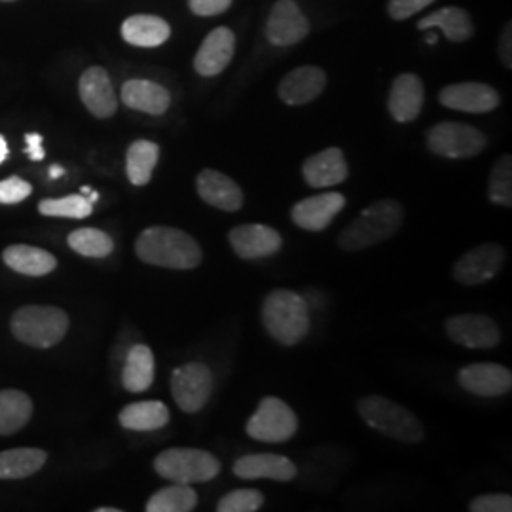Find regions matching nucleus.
<instances>
[{
  "label": "nucleus",
  "mask_w": 512,
  "mask_h": 512,
  "mask_svg": "<svg viewBox=\"0 0 512 512\" xmlns=\"http://www.w3.org/2000/svg\"><path fill=\"white\" fill-rule=\"evenodd\" d=\"M31 194H33V186L19 177H8L0 181V203H6V205L21 203Z\"/></svg>",
  "instance_id": "nucleus-38"
},
{
  "label": "nucleus",
  "mask_w": 512,
  "mask_h": 512,
  "mask_svg": "<svg viewBox=\"0 0 512 512\" xmlns=\"http://www.w3.org/2000/svg\"><path fill=\"white\" fill-rule=\"evenodd\" d=\"M160 160V147L147 139L131 143L126 154V173L133 186H147Z\"/></svg>",
  "instance_id": "nucleus-31"
},
{
  "label": "nucleus",
  "mask_w": 512,
  "mask_h": 512,
  "mask_svg": "<svg viewBox=\"0 0 512 512\" xmlns=\"http://www.w3.org/2000/svg\"><path fill=\"white\" fill-rule=\"evenodd\" d=\"M46 452L38 448H16L0 452V480H19L38 473L46 463Z\"/></svg>",
  "instance_id": "nucleus-32"
},
{
  "label": "nucleus",
  "mask_w": 512,
  "mask_h": 512,
  "mask_svg": "<svg viewBox=\"0 0 512 512\" xmlns=\"http://www.w3.org/2000/svg\"><path fill=\"white\" fill-rule=\"evenodd\" d=\"M228 241L241 260H262L283 247L281 234L266 224H239L228 232Z\"/></svg>",
  "instance_id": "nucleus-12"
},
{
  "label": "nucleus",
  "mask_w": 512,
  "mask_h": 512,
  "mask_svg": "<svg viewBox=\"0 0 512 512\" xmlns=\"http://www.w3.org/2000/svg\"><path fill=\"white\" fill-rule=\"evenodd\" d=\"M88 196H90V198H88V200H90V202H97V200H99V194H97V192H90V194H88Z\"/></svg>",
  "instance_id": "nucleus-48"
},
{
  "label": "nucleus",
  "mask_w": 512,
  "mask_h": 512,
  "mask_svg": "<svg viewBox=\"0 0 512 512\" xmlns=\"http://www.w3.org/2000/svg\"><path fill=\"white\" fill-rule=\"evenodd\" d=\"M310 35V21L296 0H277L266 21V38L274 46H294Z\"/></svg>",
  "instance_id": "nucleus-13"
},
{
  "label": "nucleus",
  "mask_w": 512,
  "mask_h": 512,
  "mask_svg": "<svg viewBox=\"0 0 512 512\" xmlns=\"http://www.w3.org/2000/svg\"><path fill=\"white\" fill-rule=\"evenodd\" d=\"M2 260L8 268L21 275L29 277H42L52 274L57 268V260L52 253L31 247V245H10L2 253Z\"/></svg>",
  "instance_id": "nucleus-27"
},
{
  "label": "nucleus",
  "mask_w": 512,
  "mask_h": 512,
  "mask_svg": "<svg viewBox=\"0 0 512 512\" xmlns=\"http://www.w3.org/2000/svg\"><path fill=\"white\" fill-rule=\"evenodd\" d=\"M234 475L243 480L268 478L275 482H291L298 475L293 459L279 454H251L234 463Z\"/></svg>",
  "instance_id": "nucleus-23"
},
{
  "label": "nucleus",
  "mask_w": 512,
  "mask_h": 512,
  "mask_svg": "<svg viewBox=\"0 0 512 512\" xmlns=\"http://www.w3.org/2000/svg\"><path fill=\"white\" fill-rule=\"evenodd\" d=\"M154 353L145 344L129 349L126 363L122 368V385L129 393H143L154 382Z\"/></svg>",
  "instance_id": "nucleus-28"
},
{
  "label": "nucleus",
  "mask_w": 512,
  "mask_h": 512,
  "mask_svg": "<svg viewBox=\"0 0 512 512\" xmlns=\"http://www.w3.org/2000/svg\"><path fill=\"white\" fill-rule=\"evenodd\" d=\"M488 200L501 207L512 205V158L509 154L497 158L492 167L488 181Z\"/></svg>",
  "instance_id": "nucleus-35"
},
{
  "label": "nucleus",
  "mask_w": 512,
  "mask_h": 512,
  "mask_svg": "<svg viewBox=\"0 0 512 512\" xmlns=\"http://www.w3.org/2000/svg\"><path fill=\"white\" fill-rule=\"evenodd\" d=\"M25 141H27V154H29V158H31V160H35V162L44 160L42 137H40L38 133H29V135L25 137Z\"/></svg>",
  "instance_id": "nucleus-43"
},
{
  "label": "nucleus",
  "mask_w": 512,
  "mask_h": 512,
  "mask_svg": "<svg viewBox=\"0 0 512 512\" xmlns=\"http://www.w3.org/2000/svg\"><path fill=\"white\" fill-rule=\"evenodd\" d=\"M4 2H12V0H4Z\"/></svg>",
  "instance_id": "nucleus-50"
},
{
  "label": "nucleus",
  "mask_w": 512,
  "mask_h": 512,
  "mask_svg": "<svg viewBox=\"0 0 512 512\" xmlns=\"http://www.w3.org/2000/svg\"><path fill=\"white\" fill-rule=\"evenodd\" d=\"M92 190H90V186H82V196H88Z\"/></svg>",
  "instance_id": "nucleus-49"
},
{
  "label": "nucleus",
  "mask_w": 512,
  "mask_h": 512,
  "mask_svg": "<svg viewBox=\"0 0 512 512\" xmlns=\"http://www.w3.org/2000/svg\"><path fill=\"white\" fill-rule=\"evenodd\" d=\"M63 175V169L59 165H52L50 167V179H59Z\"/></svg>",
  "instance_id": "nucleus-45"
},
{
  "label": "nucleus",
  "mask_w": 512,
  "mask_h": 512,
  "mask_svg": "<svg viewBox=\"0 0 512 512\" xmlns=\"http://www.w3.org/2000/svg\"><path fill=\"white\" fill-rule=\"evenodd\" d=\"M507 251L499 243H482L459 256L454 264V279L465 287H476L492 281L505 266Z\"/></svg>",
  "instance_id": "nucleus-10"
},
{
  "label": "nucleus",
  "mask_w": 512,
  "mask_h": 512,
  "mask_svg": "<svg viewBox=\"0 0 512 512\" xmlns=\"http://www.w3.org/2000/svg\"><path fill=\"white\" fill-rule=\"evenodd\" d=\"M38 211L44 217H63V219H86L93 213V203L82 194H73L61 200H42Z\"/></svg>",
  "instance_id": "nucleus-36"
},
{
  "label": "nucleus",
  "mask_w": 512,
  "mask_h": 512,
  "mask_svg": "<svg viewBox=\"0 0 512 512\" xmlns=\"http://www.w3.org/2000/svg\"><path fill=\"white\" fill-rule=\"evenodd\" d=\"M6 158H8V143H6V139L0 135V164H4Z\"/></svg>",
  "instance_id": "nucleus-44"
},
{
  "label": "nucleus",
  "mask_w": 512,
  "mask_h": 512,
  "mask_svg": "<svg viewBox=\"0 0 512 512\" xmlns=\"http://www.w3.org/2000/svg\"><path fill=\"white\" fill-rule=\"evenodd\" d=\"M154 471L173 484H203L222 471L220 459L198 448H169L154 459Z\"/></svg>",
  "instance_id": "nucleus-6"
},
{
  "label": "nucleus",
  "mask_w": 512,
  "mask_h": 512,
  "mask_svg": "<svg viewBox=\"0 0 512 512\" xmlns=\"http://www.w3.org/2000/svg\"><path fill=\"white\" fill-rule=\"evenodd\" d=\"M448 338L467 349H494L501 344V330L492 317L484 313H459L446 319Z\"/></svg>",
  "instance_id": "nucleus-11"
},
{
  "label": "nucleus",
  "mask_w": 512,
  "mask_h": 512,
  "mask_svg": "<svg viewBox=\"0 0 512 512\" xmlns=\"http://www.w3.org/2000/svg\"><path fill=\"white\" fill-rule=\"evenodd\" d=\"M198 505V494L186 484L162 488L148 499V512H190Z\"/></svg>",
  "instance_id": "nucleus-33"
},
{
  "label": "nucleus",
  "mask_w": 512,
  "mask_h": 512,
  "mask_svg": "<svg viewBox=\"0 0 512 512\" xmlns=\"http://www.w3.org/2000/svg\"><path fill=\"white\" fill-rule=\"evenodd\" d=\"M171 37V27L165 19L150 14H137L122 23V38L137 48H158Z\"/></svg>",
  "instance_id": "nucleus-26"
},
{
  "label": "nucleus",
  "mask_w": 512,
  "mask_h": 512,
  "mask_svg": "<svg viewBox=\"0 0 512 512\" xmlns=\"http://www.w3.org/2000/svg\"><path fill=\"white\" fill-rule=\"evenodd\" d=\"M169 420V408L160 401L128 404L118 414L120 425L129 431H156L165 427Z\"/></svg>",
  "instance_id": "nucleus-29"
},
{
  "label": "nucleus",
  "mask_w": 512,
  "mask_h": 512,
  "mask_svg": "<svg viewBox=\"0 0 512 512\" xmlns=\"http://www.w3.org/2000/svg\"><path fill=\"white\" fill-rule=\"evenodd\" d=\"M234 0H188V6L192 14L202 16V18H211L224 14Z\"/></svg>",
  "instance_id": "nucleus-41"
},
{
  "label": "nucleus",
  "mask_w": 512,
  "mask_h": 512,
  "mask_svg": "<svg viewBox=\"0 0 512 512\" xmlns=\"http://www.w3.org/2000/svg\"><path fill=\"white\" fill-rule=\"evenodd\" d=\"M215 387L211 368L203 363L179 366L171 374V395L184 414H198L209 403Z\"/></svg>",
  "instance_id": "nucleus-9"
},
{
  "label": "nucleus",
  "mask_w": 512,
  "mask_h": 512,
  "mask_svg": "<svg viewBox=\"0 0 512 512\" xmlns=\"http://www.w3.org/2000/svg\"><path fill=\"white\" fill-rule=\"evenodd\" d=\"M458 382L476 397H499L512 389V372L497 363H473L459 370Z\"/></svg>",
  "instance_id": "nucleus-16"
},
{
  "label": "nucleus",
  "mask_w": 512,
  "mask_h": 512,
  "mask_svg": "<svg viewBox=\"0 0 512 512\" xmlns=\"http://www.w3.org/2000/svg\"><path fill=\"white\" fill-rule=\"evenodd\" d=\"M10 329L21 344L54 348L69 330V315L55 306H25L12 315Z\"/></svg>",
  "instance_id": "nucleus-5"
},
{
  "label": "nucleus",
  "mask_w": 512,
  "mask_h": 512,
  "mask_svg": "<svg viewBox=\"0 0 512 512\" xmlns=\"http://www.w3.org/2000/svg\"><path fill=\"white\" fill-rule=\"evenodd\" d=\"M325 86L327 73L315 65H304L294 69L281 80L277 95L285 105L300 107L317 99L325 90Z\"/></svg>",
  "instance_id": "nucleus-18"
},
{
  "label": "nucleus",
  "mask_w": 512,
  "mask_h": 512,
  "mask_svg": "<svg viewBox=\"0 0 512 512\" xmlns=\"http://www.w3.org/2000/svg\"><path fill=\"white\" fill-rule=\"evenodd\" d=\"M302 175L311 188H329L344 183L349 177L344 150L330 147L313 154L302 165Z\"/></svg>",
  "instance_id": "nucleus-22"
},
{
  "label": "nucleus",
  "mask_w": 512,
  "mask_h": 512,
  "mask_svg": "<svg viewBox=\"0 0 512 512\" xmlns=\"http://www.w3.org/2000/svg\"><path fill=\"white\" fill-rule=\"evenodd\" d=\"M471 512H511L512 497L509 494H484L469 503Z\"/></svg>",
  "instance_id": "nucleus-39"
},
{
  "label": "nucleus",
  "mask_w": 512,
  "mask_h": 512,
  "mask_svg": "<svg viewBox=\"0 0 512 512\" xmlns=\"http://www.w3.org/2000/svg\"><path fill=\"white\" fill-rule=\"evenodd\" d=\"M439 101L446 109L459 110L467 114H486L499 107V92L482 82H459L442 88Z\"/></svg>",
  "instance_id": "nucleus-15"
},
{
  "label": "nucleus",
  "mask_w": 512,
  "mask_h": 512,
  "mask_svg": "<svg viewBox=\"0 0 512 512\" xmlns=\"http://www.w3.org/2000/svg\"><path fill=\"white\" fill-rule=\"evenodd\" d=\"M122 103L150 116H162L171 105V93L158 82L133 78L122 86Z\"/></svg>",
  "instance_id": "nucleus-24"
},
{
  "label": "nucleus",
  "mask_w": 512,
  "mask_h": 512,
  "mask_svg": "<svg viewBox=\"0 0 512 512\" xmlns=\"http://www.w3.org/2000/svg\"><path fill=\"white\" fill-rule=\"evenodd\" d=\"M33 416V401L18 389L0 391V437H8L23 429Z\"/></svg>",
  "instance_id": "nucleus-30"
},
{
  "label": "nucleus",
  "mask_w": 512,
  "mask_h": 512,
  "mask_svg": "<svg viewBox=\"0 0 512 512\" xmlns=\"http://www.w3.org/2000/svg\"><path fill=\"white\" fill-rule=\"evenodd\" d=\"M247 435L258 442L281 444L293 439L298 431V418L293 408L277 397H264L255 414L245 425Z\"/></svg>",
  "instance_id": "nucleus-8"
},
{
  "label": "nucleus",
  "mask_w": 512,
  "mask_h": 512,
  "mask_svg": "<svg viewBox=\"0 0 512 512\" xmlns=\"http://www.w3.org/2000/svg\"><path fill=\"white\" fill-rule=\"evenodd\" d=\"M433 2L435 0H389L387 14L395 21H404V19L420 14L421 10H425Z\"/></svg>",
  "instance_id": "nucleus-40"
},
{
  "label": "nucleus",
  "mask_w": 512,
  "mask_h": 512,
  "mask_svg": "<svg viewBox=\"0 0 512 512\" xmlns=\"http://www.w3.org/2000/svg\"><path fill=\"white\" fill-rule=\"evenodd\" d=\"M74 253L86 258H107L114 251V239L97 228H80L71 232L67 239Z\"/></svg>",
  "instance_id": "nucleus-34"
},
{
  "label": "nucleus",
  "mask_w": 512,
  "mask_h": 512,
  "mask_svg": "<svg viewBox=\"0 0 512 512\" xmlns=\"http://www.w3.org/2000/svg\"><path fill=\"white\" fill-rule=\"evenodd\" d=\"M78 92L84 107L92 112L95 118H110L118 110V99L110 76L103 67H90L80 76Z\"/></svg>",
  "instance_id": "nucleus-20"
},
{
  "label": "nucleus",
  "mask_w": 512,
  "mask_h": 512,
  "mask_svg": "<svg viewBox=\"0 0 512 512\" xmlns=\"http://www.w3.org/2000/svg\"><path fill=\"white\" fill-rule=\"evenodd\" d=\"M357 412L370 429L382 433L387 439L401 444H418L425 439V427L416 414L387 397H363L357 403Z\"/></svg>",
  "instance_id": "nucleus-4"
},
{
  "label": "nucleus",
  "mask_w": 512,
  "mask_h": 512,
  "mask_svg": "<svg viewBox=\"0 0 512 512\" xmlns=\"http://www.w3.org/2000/svg\"><path fill=\"white\" fill-rule=\"evenodd\" d=\"M423 103H425V88L420 76L404 73L393 80L389 99H387V109L395 122L399 124L414 122L420 116Z\"/></svg>",
  "instance_id": "nucleus-21"
},
{
  "label": "nucleus",
  "mask_w": 512,
  "mask_h": 512,
  "mask_svg": "<svg viewBox=\"0 0 512 512\" xmlns=\"http://www.w3.org/2000/svg\"><path fill=\"white\" fill-rule=\"evenodd\" d=\"M264 505V495L255 488H239L220 497L217 503L219 512H256Z\"/></svg>",
  "instance_id": "nucleus-37"
},
{
  "label": "nucleus",
  "mask_w": 512,
  "mask_h": 512,
  "mask_svg": "<svg viewBox=\"0 0 512 512\" xmlns=\"http://www.w3.org/2000/svg\"><path fill=\"white\" fill-rule=\"evenodd\" d=\"M346 207V196L340 192H323L317 196L304 198L294 203L291 219L300 230L306 232H323L332 220L336 219Z\"/></svg>",
  "instance_id": "nucleus-14"
},
{
  "label": "nucleus",
  "mask_w": 512,
  "mask_h": 512,
  "mask_svg": "<svg viewBox=\"0 0 512 512\" xmlns=\"http://www.w3.org/2000/svg\"><path fill=\"white\" fill-rule=\"evenodd\" d=\"M97 512H122V509H112V507H101Z\"/></svg>",
  "instance_id": "nucleus-47"
},
{
  "label": "nucleus",
  "mask_w": 512,
  "mask_h": 512,
  "mask_svg": "<svg viewBox=\"0 0 512 512\" xmlns=\"http://www.w3.org/2000/svg\"><path fill=\"white\" fill-rule=\"evenodd\" d=\"M196 190L203 202L224 213H238L245 203L241 186L217 169L200 171L196 177Z\"/></svg>",
  "instance_id": "nucleus-17"
},
{
  "label": "nucleus",
  "mask_w": 512,
  "mask_h": 512,
  "mask_svg": "<svg viewBox=\"0 0 512 512\" xmlns=\"http://www.w3.org/2000/svg\"><path fill=\"white\" fill-rule=\"evenodd\" d=\"M404 222V207L395 200H378L359 213V217L348 224L340 236L338 247L357 253L368 247L380 245L393 238Z\"/></svg>",
  "instance_id": "nucleus-3"
},
{
  "label": "nucleus",
  "mask_w": 512,
  "mask_h": 512,
  "mask_svg": "<svg viewBox=\"0 0 512 512\" xmlns=\"http://www.w3.org/2000/svg\"><path fill=\"white\" fill-rule=\"evenodd\" d=\"M236 54V35L228 27L211 31L194 57V69L200 76H217L222 73Z\"/></svg>",
  "instance_id": "nucleus-19"
},
{
  "label": "nucleus",
  "mask_w": 512,
  "mask_h": 512,
  "mask_svg": "<svg viewBox=\"0 0 512 512\" xmlns=\"http://www.w3.org/2000/svg\"><path fill=\"white\" fill-rule=\"evenodd\" d=\"M425 40H427V44H437L439 37H437V33H429V35L425 37Z\"/></svg>",
  "instance_id": "nucleus-46"
},
{
  "label": "nucleus",
  "mask_w": 512,
  "mask_h": 512,
  "mask_svg": "<svg viewBox=\"0 0 512 512\" xmlns=\"http://www.w3.org/2000/svg\"><path fill=\"white\" fill-rule=\"evenodd\" d=\"M135 255L150 266L169 270H194L202 264L200 243L188 232L171 226H152L135 241Z\"/></svg>",
  "instance_id": "nucleus-1"
},
{
  "label": "nucleus",
  "mask_w": 512,
  "mask_h": 512,
  "mask_svg": "<svg viewBox=\"0 0 512 512\" xmlns=\"http://www.w3.org/2000/svg\"><path fill=\"white\" fill-rule=\"evenodd\" d=\"M440 29L450 42H465L475 35V23L467 10L458 6H444L418 21V29Z\"/></svg>",
  "instance_id": "nucleus-25"
},
{
  "label": "nucleus",
  "mask_w": 512,
  "mask_h": 512,
  "mask_svg": "<svg viewBox=\"0 0 512 512\" xmlns=\"http://www.w3.org/2000/svg\"><path fill=\"white\" fill-rule=\"evenodd\" d=\"M262 325L281 346L300 344L311 329L310 304L302 294L275 289L262 302Z\"/></svg>",
  "instance_id": "nucleus-2"
},
{
  "label": "nucleus",
  "mask_w": 512,
  "mask_h": 512,
  "mask_svg": "<svg viewBox=\"0 0 512 512\" xmlns=\"http://www.w3.org/2000/svg\"><path fill=\"white\" fill-rule=\"evenodd\" d=\"M425 141L433 154L450 160L475 158L488 145V137L480 129L461 122L435 124L427 131Z\"/></svg>",
  "instance_id": "nucleus-7"
},
{
  "label": "nucleus",
  "mask_w": 512,
  "mask_h": 512,
  "mask_svg": "<svg viewBox=\"0 0 512 512\" xmlns=\"http://www.w3.org/2000/svg\"><path fill=\"white\" fill-rule=\"evenodd\" d=\"M499 59H501V63L507 67V69H512V23L509 21L507 25H505V29H503V33H501V38H499Z\"/></svg>",
  "instance_id": "nucleus-42"
}]
</instances>
